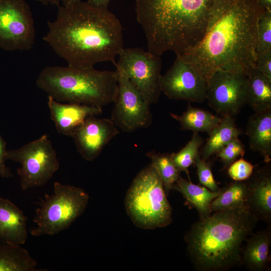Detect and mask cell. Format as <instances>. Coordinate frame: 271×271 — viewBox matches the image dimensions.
Returning a JSON list of instances; mask_svg holds the SVG:
<instances>
[{
  "mask_svg": "<svg viewBox=\"0 0 271 271\" xmlns=\"http://www.w3.org/2000/svg\"><path fill=\"white\" fill-rule=\"evenodd\" d=\"M264 11L256 0H219L202 39L179 56L207 82L218 70L247 75L254 67L257 23Z\"/></svg>",
  "mask_w": 271,
  "mask_h": 271,
  "instance_id": "6da1fadb",
  "label": "cell"
},
{
  "mask_svg": "<svg viewBox=\"0 0 271 271\" xmlns=\"http://www.w3.org/2000/svg\"><path fill=\"white\" fill-rule=\"evenodd\" d=\"M43 40L65 60L69 66L93 67L110 61L123 48L121 24L108 8L94 7L80 0L59 6L56 19L48 21Z\"/></svg>",
  "mask_w": 271,
  "mask_h": 271,
  "instance_id": "7a4b0ae2",
  "label": "cell"
},
{
  "mask_svg": "<svg viewBox=\"0 0 271 271\" xmlns=\"http://www.w3.org/2000/svg\"><path fill=\"white\" fill-rule=\"evenodd\" d=\"M219 0H136L137 20L148 51L182 55L203 38Z\"/></svg>",
  "mask_w": 271,
  "mask_h": 271,
  "instance_id": "3957f363",
  "label": "cell"
},
{
  "mask_svg": "<svg viewBox=\"0 0 271 271\" xmlns=\"http://www.w3.org/2000/svg\"><path fill=\"white\" fill-rule=\"evenodd\" d=\"M257 220L247 208L214 212L194 223L185 236L188 254L200 271H225L241 264L242 244Z\"/></svg>",
  "mask_w": 271,
  "mask_h": 271,
  "instance_id": "277c9868",
  "label": "cell"
},
{
  "mask_svg": "<svg viewBox=\"0 0 271 271\" xmlns=\"http://www.w3.org/2000/svg\"><path fill=\"white\" fill-rule=\"evenodd\" d=\"M38 88L58 102L102 107L113 102L118 90V73L93 67H45L39 74Z\"/></svg>",
  "mask_w": 271,
  "mask_h": 271,
  "instance_id": "5b68a950",
  "label": "cell"
},
{
  "mask_svg": "<svg viewBox=\"0 0 271 271\" xmlns=\"http://www.w3.org/2000/svg\"><path fill=\"white\" fill-rule=\"evenodd\" d=\"M124 204L127 215L139 228L164 227L173 221L172 209L162 181L151 164L133 179Z\"/></svg>",
  "mask_w": 271,
  "mask_h": 271,
  "instance_id": "8992f818",
  "label": "cell"
},
{
  "mask_svg": "<svg viewBox=\"0 0 271 271\" xmlns=\"http://www.w3.org/2000/svg\"><path fill=\"white\" fill-rule=\"evenodd\" d=\"M89 197L83 189L55 182L53 192L45 195L33 219V236L53 235L68 228L84 212Z\"/></svg>",
  "mask_w": 271,
  "mask_h": 271,
  "instance_id": "52a82bcc",
  "label": "cell"
},
{
  "mask_svg": "<svg viewBox=\"0 0 271 271\" xmlns=\"http://www.w3.org/2000/svg\"><path fill=\"white\" fill-rule=\"evenodd\" d=\"M5 158L21 164L17 173L24 190L45 184L59 167L56 152L46 134L19 149L7 150Z\"/></svg>",
  "mask_w": 271,
  "mask_h": 271,
  "instance_id": "ba28073f",
  "label": "cell"
},
{
  "mask_svg": "<svg viewBox=\"0 0 271 271\" xmlns=\"http://www.w3.org/2000/svg\"><path fill=\"white\" fill-rule=\"evenodd\" d=\"M116 69L121 72L149 104L157 103L161 90V56L139 48H123Z\"/></svg>",
  "mask_w": 271,
  "mask_h": 271,
  "instance_id": "9c48e42d",
  "label": "cell"
},
{
  "mask_svg": "<svg viewBox=\"0 0 271 271\" xmlns=\"http://www.w3.org/2000/svg\"><path fill=\"white\" fill-rule=\"evenodd\" d=\"M35 29L32 13L25 0H0V48L30 50Z\"/></svg>",
  "mask_w": 271,
  "mask_h": 271,
  "instance_id": "30bf717a",
  "label": "cell"
},
{
  "mask_svg": "<svg viewBox=\"0 0 271 271\" xmlns=\"http://www.w3.org/2000/svg\"><path fill=\"white\" fill-rule=\"evenodd\" d=\"M118 73V90L111 119L123 132H130L149 127L153 115L150 105L121 72Z\"/></svg>",
  "mask_w": 271,
  "mask_h": 271,
  "instance_id": "8fae6325",
  "label": "cell"
},
{
  "mask_svg": "<svg viewBox=\"0 0 271 271\" xmlns=\"http://www.w3.org/2000/svg\"><path fill=\"white\" fill-rule=\"evenodd\" d=\"M246 75L218 70L207 81L208 105L221 117L234 116L246 104Z\"/></svg>",
  "mask_w": 271,
  "mask_h": 271,
  "instance_id": "7c38bea8",
  "label": "cell"
},
{
  "mask_svg": "<svg viewBox=\"0 0 271 271\" xmlns=\"http://www.w3.org/2000/svg\"><path fill=\"white\" fill-rule=\"evenodd\" d=\"M161 85L162 92L170 99L203 102L206 99L207 82L179 56L162 75Z\"/></svg>",
  "mask_w": 271,
  "mask_h": 271,
  "instance_id": "4fadbf2b",
  "label": "cell"
},
{
  "mask_svg": "<svg viewBox=\"0 0 271 271\" xmlns=\"http://www.w3.org/2000/svg\"><path fill=\"white\" fill-rule=\"evenodd\" d=\"M119 133L111 119L92 115L86 119L72 137L81 156L86 161H92Z\"/></svg>",
  "mask_w": 271,
  "mask_h": 271,
  "instance_id": "5bb4252c",
  "label": "cell"
},
{
  "mask_svg": "<svg viewBox=\"0 0 271 271\" xmlns=\"http://www.w3.org/2000/svg\"><path fill=\"white\" fill-rule=\"evenodd\" d=\"M246 206L250 213L258 220L270 225L271 172L269 166L256 170L246 181Z\"/></svg>",
  "mask_w": 271,
  "mask_h": 271,
  "instance_id": "9a60e30c",
  "label": "cell"
},
{
  "mask_svg": "<svg viewBox=\"0 0 271 271\" xmlns=\"http://www.w3.org/2000/svg\"><path fill=\"white\" fill-rule=\"evenodd\" d=\"M48 105L57 131L70 137H72L87 117L102 113L100 107L72 103L63 104L49 95Z\"/></svg>",
  "mask_w": 271,
  "mask_h": 271,
  "instance_id": "2e32d148",
  "label": "cell"
},
{
  "mask_svg": "<svg viewBox=\"0 0 271 271\" xmlns=\"http://www.w3.org/2000/svg\"><path fill=\"white\" fill-rule=\"evenodd\" d=\"M27 238V217L11 201L0 198V241L21 245Z\"/></svg>",
  "mask_w": 271,
  "mask_h": 271,
  "instance_id": "e0dca14e",
  "label": "cell"
},
{
  "mask_svg": "<svg viewBox=\"0 0 271 271\" xmlns=\"http://www.w3.org/2000/svg\"><path fill=\"white\" fill-rule=\"evenodd\" d=\"M242 246L241 263L249 270H268L270 262L271 227L252 233Z\"/></svg>",
  "mask_w": 271,
  "mask_h": 271,
  "instance_id": "ac0fdd59",
  "label": "cell"
},
{
  "mask_svg": "<svg viewBox=\"0 0 271 271\" xmlns=\"http://www.w3.org/2000/svg\"><path fill=\"white\" fill-rule=\"evenodd\" d=\"M250 149L268 163L271 160V109L255 112L248 119L245 130Z\"/></svg>",
  "mask_w": 271,
  "mask_h": 271,
  "instance_id": "d6986e66",
  "label": "cell"
},
{
  "mask_svg": "<svg viewBox=\"0 0 271 271\" xmlns=\"http://www.w3.org/2000/svg\"><path fill=\"white\" fill-rule=\"evenodd\" d=\"M173 189L181 193L188 205L197 210L200 219L211 214L210 204L222 191L221 189L218 191H211L204 186L195 184L191 180H186L180 176Z\"/></svg>",
  "mask_w": 271,
  "mask_h": 271,
  "instance_id": "ffe728a7",
  "label": "cell"
},
{
  "mask_svg": "<svg viewBox=\"0 0 271 271\" xmlns=\"http://www.w3.org/2000/svg\"><path fill=\"white\" fill-rule=\"evenodd\" d=\"M246 104L255 112L271 109V79L254 67L246 75Z\"/></svg>",
  "mask_w": 271,
  "mask_h": 271,
  "instance_id": "44dd1931",
  "label": "cell"
},
{
  "mask_svg": "<svg viewBox=\"0 0 271 271\" xmlns=\"http://www.w3.org/2000/svg\"><path fill=\"white\" fill-rule=\"evenodd\" d=\"M242 133V131L237 126L234 116L222 117L219 123L208 133L209 137L201 151L202 158L207 160Z\"/></svg>",
  "mask_w": 271,
  "mask_h": 271,
  "instance_id": "7402d4cb",
  "label": "cell"
},
{
  "mask_svg": "<svg viewBox=\"0 0 271 271\" xmlns=\"http://www.w3.org/2000/svg\"><path fill=\"white\" fill-rule=\"evenodd\" d=\"M170 115L179 122L182 130L205 132L208 134L222 118L207 110L193 107L190 104H188L186 110L181 115L170 113Z\"/></svg>",
  "mask_w": 271,
  "mask_h": 271,
  "instance_id": "603a6c76",
  "label": "cell"
},
{
  "mask_svg": "<svg viewBox=\"0 0 271 271\" xmlns=\"http://www.w3.org/2000/svg\"><path fill=\"white\" fill-rule=\"evenodd\" d=\"M37 262L20 245H0V271H36Z\"/></svg>",
  "mask_w": 271,
  "mask_h": 271,
  "instance_id": "cb8c5ba5",
  "label": "cell"
},
{
  "mask_svg": "<svg viewBox=\"0 0 271 271\" xmlns=\"http://www.w3.org/2000/svg\"><path fill=\"white\" fill-rule=\"evenodd\" d=\"M246 197V181H234L223 188L221 193L212 201L211 211L216 212L247 208Z\"/></svg>",
  "mask_w": 271,
  "mask_h": 271,
  "instance_id": "d4e9b609",
  "label": "cell"
},
{
  "mask_svg": "<svg viewBox=\"0 0 271 271\" xmlns=\"http://www.w3.org/2000/svg\"><path fill=\"white\" fill-rule=\"evenodd\" d=\"M147 156L151 161V165L161 178L167 195L173 189L175 184L180 177L170 154H161L154 151L149 152Z\"/></svg>",
  "mask_w": 271,
  "mask_h": 271,
  "instance_id": "484cf974",
  "label": "cell"
},
{
  "mask_svg": "<svg viewBox=\"0 0 271 271\" xmlns=\"http://www.w3.org/2000/svg\"><path fill=\"white\" fill-rule=\"evenodd\" d=\"M204 141L198 132H193L190 141L177 153L170 154L171 158L178 171L185 172L189 177V168L194 165L195 159Z\"/></svg>",
  "mask_w": 271,
  "mask_h": 271,
  "instance_id": "4316f807",
  "label": "cell"
},
{
  "mask_svg": "<svg viewBox=\"0 0 271 271\" xmlns=\"http://www.w3.org/2000/svg\"><path fill=\"white\" fill-rule=\"evenodd\" d=\"M271 50V11L264 10L257 23L256 53Z\"/></svg>",
  "mask_w": 271,
  "mask_h": 271,
  "instance_id": "83f0119b",
  "label": "cell"
},
{
  "mask_svg": "<svg viewBox=\"0 0 271 271\" xmlns=\"http://www.w3.org/2000/svg\"><path fill=\"white\" fill-rule=\"evenodd\" d=\"M194 165L197 169V175L200 184L213 192L218 191L221 189L214 178L211 164L201 157L199 154L195 159Z\"/></svg>",
  "mask_w": 271,
  "mask_h": 271,
  "instance_id": "f1b7e54d",
  "label": "cell"
},
{
  "mask_svg": "<svg viewBox=\"0 0 271 271\" xmlns=\"http://www.w3.org/2000/svg\"><path fill=\"white\" fill-rule=\"evenodd\" d=\"M245 154L244 146L238 138L227 144L216 155L222 162L224 167H228L233 162Z\"/></svg>",
  "mask_w": 271,
  "mask_h": 271,
  "instance_id": "f546056e",
  "label": "cell"
},
{
  "mask_svg": "<svg viewBox=\"0 0 271 271\" xmlns=\"http://www.w3.org/2000/svg\"><path fill=\"white\" fill-rule=\"evenodd\" d=\"M253 171V165L241 157L229 165L227 173L234 181H244L251 177Z\"/></svg>",
  "mask_w": 271,
  "mask_h": 271,
  "instance_id": "4dcf8cb0",
  "label": "cell"
},
{
  "mask_svg": "<svg viewBox=\"0 0 271 271\" xmlns=\"http://www.w3.org/2000/svg\"><path fill=\"white\" fill-rule=\"evenodd\" d=\"M254 68L271 79V50L256 53Z\"/></svg>",
  "mask_w": 271,
  "mask_h": 271,
  "instance_id": "1f68e13d",
  "label": "cell"
},
{
  "mask_svg": "<svg viewBox=\"0 0 271 271\" xmlns=\"http://www.w3.org/2000/svg\"><path fill=\"white\" fill-rule=\"evenodd\" d=\"M7 151L6 143L0 134V176L3 178L11 177L13 176L5 163Z\"/></svg>",
  "mask_w": 271,
  "mask_h": 271,
  "instance_id": "d6a6232c",
  "label": "cell"
},
{
  "mask_svg": "<svg viewBox=\"0 0 271 271\" xmlns=\"http://www.w3.org/2000/svg\"><path fill=\"white\" fill-rule=\"evenodd\" d=\"M111 0H87V2L91 5L99 8H108Z\"/></svg>",
  "mask_w": 271,
  "mask_h": 271,
  "instance_id": "836d02e7",
  "label": "cell"
},
{
  "mask_svg": "<svg viewBox=\"0 0 271 271\" xmlns=\"http://www.w3.org/2000/svg\"><path fill=\"white\" fill-rule=\"evenodd\" d=\"M256 1L264 10L271 11V0H256Z\"/></svg>",
  "mask_w": 271,
  "mask_h": 271,
  "instance_id": "e575fe53",
  "label": "cell"
},
{
  "mask_svg": "<svg viewBox=\"0 0 271 271\" xmlns=\"http://www.w3.org/2000/svg\"><path fill=\"white\" fill-rule=\"evenodd\" d=\"M40 2L44 5H56L57 7L60 6L61 0H34Z\"/></svg>",
  "mask_w": 271,
  "mask_h": 271,
  "instance_id": "d590c367",
  "label": "cell"
},
{
  "mask_svg": "<svg viewBox=\"0 0 271 271\" xmlns=\"http://www.w3.org/2000/svg\"><path fill=\"white\" fill-rule=\"evenodd\" d=\"M79 0H61L62 2L63 6H67L75 3Z\"/></svg>",
  "mask_w": 271,
  "mask_h": 271,
  "instance_id": "8d00e7d4",
  "label": "cell"
}]
</instances>
